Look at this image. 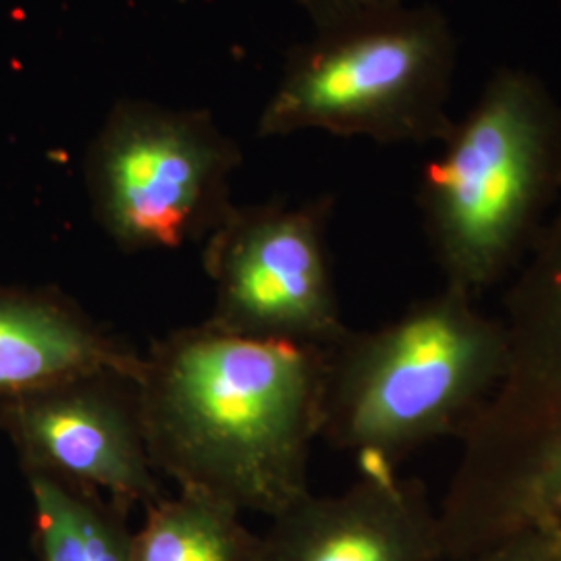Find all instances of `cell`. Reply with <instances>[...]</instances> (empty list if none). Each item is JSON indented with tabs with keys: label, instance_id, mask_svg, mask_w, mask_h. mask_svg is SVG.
<instances>
[{
	"label": "cell",
	"instance_id": "6da1fadb",
	"mask_svg": "<svg viewBox=\"0 0 561 561\" xmlns=\"http://www.w3.org/2000/svg\"><path fill=\"white\" fill-rule=\"evenodd\" d=\"M327 350L187 327L141 354V424L159 474L268 518L310 493Z\"/></svg>",
	"mask_w": 561,
	"mask_h": 561
},
{
	"label": "cell",
	"instance_id": "9c48e42d",
	"mask_svg": "<svg viewBox=\"0 0 561 561\" xmlns=\"http://www.w3.org/2000/svg\"><path fill=\"white\" fill-rule=\"evenodd\" d=\"M261 561H445L439 510L421 481L364 477L308 493L261 535Z\"/></svg>",
	"mask_w": 561,
	"mask_h": 561
},
{
	"label": "cell",
	"instance_id": "7c38bea8",
	"mask_svg": "<svg viewBox=\"0 0 561 561\" xmlns=\"http://www.w3.org/2000/svg\"><path fill=\"white\" fill-rule=\"evenodd\" d=\"M141 530L134 533V561H261L254 535L231 503L198 489L152 503Z\"/></svg>",
	"mask_w": 561,
	"mask_h": 561
},
{
	"label": "cell",
	"instance_id": "277c9868",
	"mask_svg": "<svg viewBox=\"0 0 561 561\" xmlns=\"http://www.w3.org/2000/svg\"><path fill=\"white\" fill-rule=\"evenodd\" d=\"M439 152L416 206L443 285L481 300L512 279L561 204V101L524 67H497Z\"/></svg>",
	"mask_w": 561,
	"mask_h": 561
},
{
	"label": "cell",
	"instance_id": "52a82bcc",
	"mask_svg": "<svg viewBox=\"0 0 561 561\" xmlns=\"http://www.w3.org/2000/svg\"><path fill=\"white\" fill-rule=\"evenodd\" d=\"M335 198L233 204L204 240L202 264L215 285L206 327L248 340L331 350L350 327L329 259Z\"/></svg>",
	"mask_w": 561,
	"mask_h": 561
},
{
	"label": "cell",
	"instance_id": "8992f818",
	"mask_svg": "<svg viewBox=\"0 0 561 561\" xmlns=\"http://www.w3.org/2000/svg\"><path fill=\"white\" fill-rule=\"evenodd\" d=\"M241 162L240 144L210 111L121 99L85 152L92 217L123 252L204 241L236 204Z\"/></svg>",
	"mask_w": 561,
	"mask_h": 561
},
{
	"label": "cell",
	"instance_id": "8fae6325",
	"mask_svg": "<svg viewBox=\"0 0 561 561\" xmlns=\"http://www.w3.org/2000/svg\"><path fill=\"white\" fill-rule=\"evenodd\" d=\"M41 561H134L127 507L94 489L25 472Z\"/></svg>",
	"mask_w": 561,
	"mask_h": 561
},
{
	"label": "cell",
	"instance_id": "7a4b0ae2",
	"mask_svg": "<svg viewBox=\"0 0 561 561\" xmlns=\"http://www.w3.org/2000/svg\"><path fill=\"white\" fill-rule=\"evenodd\" d=\"M500 314L445 287L393 321L327 350L321 439L364 477L400 474L424 445L461 442L502 381Z\"/></svg>",
	"mask_w": 561,
	"mask_h": 561
},
{
	"label": "cell",
	"instance_id": "5b68a950",
	"mask_svg": "<svg viewBox=\"0 0 561 561\" xmlns=\"http://www.w3.org/2000/svg\"><path fill=\"white\" fill-rule=\"evenodd\" d=\"M458 62L454 23L431 2L312 32L289 48L256 134L322 131L381 146H439L456 123L449 104Z\"/></svg>",
	"mask_w": 561,
	"mask_h": 561
},
{
	"label": "cell",
	"instance_id": "9a60e30c",
	"mask_svg": "<svg viewBox=\"0 0 561 561\" xmlns=\"http://www.w3.org/2000/svg\"><path fill=\"white\" fill-rule=\"evenodd\" d=\"M553 528H556V535H558V541H560L561 547V524L560 526H553Z\"/></svg>",
	"mask_w": 561,
	"mask_h": 561
},
{
	"label": "cell",
	"instance_id": "4fadbf2b",
	"mask_svg": "<svg viewBox=\"0 0 561 561\" xmlns=\"http://www.w3.org/2000/svg\"><path fill=\"white\" fill-rule=\"evenodd\" d=\"M312 23L314 32L341 27L398 9L412 0H294Z\"/></svg>",
	"mask_w": 561,
	"mask_h": 561
},
{
	"label": "cell",
	"instance_id": "30bf717a",
	"mask_svg": "<svg viewBox=\"0 0 561 561\" xmlns=\"http://www.w3.org/2000/svg\"><path fill=\"white\" fill-rule=\"evenodd\" d=\"M101 370L138 382L141 356L57 289L0 283V398Z\"/></svg>",
	"mask_w": 561,
	"mask_h": 561
},
{
	"label": "cell",
	"instance_id": "3957f363",
	"mask_svg": "<svg viewBox=\"0 0 561 561\" xmlns=\"http://www.w3.org/2000/svg\"><path fill=\"white\" fill-rule=\"evenodd\" d=\"M500 319L502 381L437 505L445 561L561 524V204L505 283Z\"/></svg>",
	"mask_w": 561,
	"mask_h": 561
},
{
	"label": "cell",
	"instance_id": "5bb4252c",
	"mask_svg": "<svg viewBox=\"0 0 561 561\" xmlns=\"http://www.w3.org/2000/svg\"><path fill=\"white\" fill-rule=\"evenodd\" d=\"M458 561H561L556 528H533Z\"/></svg>",
	"mask_w": 561,
	"mask_h": 561
},
{
	"label": "cell",
	"instance_id": "ba28073f",
	"mask_svg": "<svg viewBox=\"0 0 561 561\" xmlns=\"http://www.w3.org/2000/svg\"><path fill=\"white\" fill-rule=\"evenodd\" d=\"M0 426L25 472L94 489L127 510L162 500L131 377L101 370L0 398Z\"/></svg>",
	"mask_w": 561,
	"mask_h": 561
}]
</instances>
